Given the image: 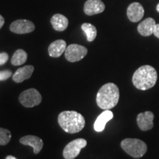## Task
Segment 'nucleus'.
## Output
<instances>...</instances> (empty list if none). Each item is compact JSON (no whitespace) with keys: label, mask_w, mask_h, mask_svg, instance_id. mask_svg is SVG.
<instances>
[{"label":"nucleus","mask_w":159,"mask_h":159,"mask_svg":"<svg viewBox=\"0 0 159 159\" xmlns=\"http://www.w3.org/2000/svg\"><path fill=\"white\" fill-rule=\"evenodd\" d=\"M158 75L156 69L150 65L139 67L133 75L132 82L139 90H148L154 86L157 82Z\"/></svg>","instance_id":"1"},{"label":"nucleus","mask_w":159,"mask_h":159,"mask_svg":"<svg viewBox=\"0 0 159 159\" xmlns=\"http://www.w3.org/2000/svg\"><path fill=\"white\" fill-rule=\"evenodd\" d=\"M119 99L118 86L112 83L103 85L97 94V104L103 110H110L117 105Z\"/></svg>","instance_id":"2"},{"label":"nucleus","mask_w":159,"mask_h":159,"mask_svg":"<svg viewBox=\"0 0 159 159\" xmlns=\"http://www.w3.org/2000/svg\"><path fill=\"white\" fill-rule=\"evenodd\" d=\"M57 122L61 128L69 134L78 133L85 125L84 117L76 111H63L59 114Z\"/></svg>","instance_id":"3"},{"label":"nucleus","mask_w":159,"mask_h":159,"mask_svg":"<svg viewBox=\"0 0 159 159\" xmlns=\"http://www.w3.org/2000/svg\"><path fill=\"white\" fill-rule=\"evenodd\" d=\"M121 148L135 158H142L148 151V146L144 142L138 139H125L121 142Z\"/></svg>","instance_id":"4"},{"label":"nucleus","mask_w":159,"mask_h":159,"mask_svg":"<svg viewBox=\"0 0 159 159\" xmlns=\"http://www.w3.org/2000/svg\"><path fill=\"white\" fill-rule=\"evenodd\" d=\"M19 99L20 103L25 108H33L39 105L42 100L41 94L35 89H30L23 91Z\"/></svg>","instance_id":"5"},{"label":"nucleus","mask_w":159,"mask_h":159,"mask_svg":"<svg viewBox=\"0 0 159 159\" xmlns=\"http://www.w3.org/2000/svg\"><path fill=\"white\" fill-rule=\"evenodd\" d=\"M87 145L84 139H77L69 142L63 151V156L65 159H75L80 152L81 150Z\"/></svg>","instance_id":"6"},{"label":"nucleus","mask_w":159,"mask_h":159,"mask_svg":"<svg viewBox=\"0 0 159 159\" xmlns=\"http://www.w3.org/2000/svg\"><path fill=\"white\" fill-rule=\"evenodd\" d=\"M88 53V49L83 46L71 44L65 51V57L69 62H77L80 61Z\"/></svg>","instance_id":"7"},{"label":"nucleus","mask_w":159,"mask_h":159,"mask_svg":"<svg viewBox=\"0 0 159 159\" xmlns=\"http://www.w3.org/2000/svg\"><path fill=\"white\" fill-rule=\"evenodd\" d=\"M10 30L16 34H26L34 31L35 25L29 20L19 19L11 24L10 26Z\"/></svg>","instance_id":"8"},{"label":"nucleus","mask_w":159,"mask_h":159,"mask_svg":"<svg viewBox=\"0 0 159 159\" xmlns=\"http://www.w3.org/2000/svg\"><path fill=\"white\" fill-rule=\"evenodd\" d=\"M153 113L151 111H146L144 113L139 114L136 121L139 128L142 131H147L153 128Z\"/></svg>","instance_id":"9"},{"label":"nucleus","mask_w":159,"mask_h":159,"mask_svg":"<svg viewBox=\"0 0 159 159\" xmlns=\"http://www.w3.org/2000/svg\"><path fill=\"white\" fill-rule=\"evenodd\" d=\"M144 14V10L142 5L139 2H134L128 6L127 15L132 22H138L142 19Z\"/></svg>","instance_id":"10"},{"label":"nucleus","mask_w":159,"mask_h":159,"mask_svg":"<svg viewBox=\"0 0 159 159\" xmlns=\"http://www.w3.org/2000/svg\"><path fill=\"white\" fill-rule=\"evenodd\" d=\"M105 8V6L101 0H87L84 5V12L88 16L102 13Z\"/></svg>","instance_id":"11"},{"label":"nucleus","mask_w":159,"mask_h":159,"mask_svg":"<svg viewBox=\"0 0 159 159\" xmlns=\"http://www.w3.org/2000/svg\"><path fill=\"white\" fill-rule=\"evenodd\" d=\"M20 142L24 145H28L33 148L35 154L41 152L43 146V140L39 137L35 136H26L20 139Z\"/></svg>","instance_id":"12"},{"label":"nucleus","mask_w":159,"mask_h":159,"mask_svg":"<svg viewBox=\"0 0 159 159\" xmlns=\"http://www.w3.org/2000/svg\"><path fill=\"white\" fill-rule=\"evenodd\" d=\"M114 117V114L110 110H105L97 117L94 124V128L97 132H102L104 130L105 125Z\"/></svg>","instance_id":"13"},{"label":"nucleus","mask_w":159,"mask_h":159,"mask_svg":"<svg viewBox=\"0 0 159 159\" xmlns=\"http://www.w3.org/2000/svg\"><path fill=\"white\" fill-rule=\"evenodd\" d=\"M33 71H34V67L31 65L25 66L18 69L14 75H13V81L17 83H22L25 80L29 79L32 76Z\"/></svg>","instance_id":"14"},{"label":"nucleus","mask_w":159,"mask_h":159,"mask_svg":"<svg viewBox=\"0 0 159 159\" xmlns=\"http://www.w3.org/2000/svg\"><path fill=\"white\" fill-rule=\"evenodd\" d=\"M156 23L152 18H148L142 21L138 26V32L143 36H150L153 34Z\"/></svg>","instance_id":"15"},{"label":"nucleus","mask_w":159,"mask_h":159,"mask_svg":"<svg viewBox=\"0 0 159 159\" xmlns=\"http://www.w3.org/2000/svg\"><path fill=\"white\" fill-rule=\"evenodd\" d=\"M66 49V41L63 40H57L49 45L48 48L49 55L52 57H58L64 52Z\"/></svg>","instance_id":"16"},{"label":"nucleus","mask_w":159,"mask_h":159,"mask_svg":"<svg viewBox=\"0 0 159 159\" xmlns=\"http://www.w3.org/2000/svg\"><path fill=\"white\" fill-rule=\"evenodd\" d=\"M51 24L56 31H64L69 25V20L62 14H55L51 18Z\"/></svg>","instance_id":"17"},{"label":"nucleus","mask_w":159,"mask_h":159,"mask_svg":"<svg viewBox=\"0 0 159 159\" xmlns=\"http://www.w3.org/2000/svg\"><path fill=\"white\" fill-rule=\"evenodd\" d=\"M27 60V52L23 49H17L11 58V63L13 66H20L25 63Z\"/></svg>","instance_id":"18"},{"label":"nucleus","mask_w":159,"mask_h":159,"mask_svg":"<svg viewBox=\"0 0 159 159\" xmlns=\"http://www.w3.org/2000/svg\"><path fill=\"white\" fill-rule=\"evenodd\" d=\"M81 28L86 35L88 41L91 42L96 39L97 37V29L94 25L89 23H84L81 26Z\"/></svg>","instance_id":"19"},{"label":"nucleus","mask_w":159,"mask_h":159,"mask_svg":"<svg viewBox=\"0 0 159 159\" xmlns=\"http://www.w3.org/2000/svg\"><path fill=\"white\" fill-rule=\"evenodd\" d=\"M11 139V131L7 129L0 128V145H6Z\"/></svg>","instance_id":"20"},{"label":"nucleus","mask_w":159,"mask_h":159,"mask_svg":"<svg viewBox=\"0 0 159 159\" xmlns=\"http://www.w3.org/2000/svg\"><path fill=\"white\" fill-rule=\"evenodd\" d=\"M12 76V71L10 70L0 71V81L6 80Z\"/></svg>","instance_id":"21"},{"label":"nucleus","mask_w":159,"mask_h":159,"mask_svg":"<svg viewBox=\"0 0 159 159\" xmlns=\"http://www.w3.org/2000/svg\"><path fill=\"white\" fill-rule=\"evenodd\" d=\"M9 58L8 55L6 52L0 53V65H3L7 62Z\"/></svg>","instance_id":"22"},{"label":"nucleus","mask_w":159,"mask_h":159,"mask_svg":"<svg viewBox=\"0 0 159 159\" xmlns=\"http://www.w3.org/2000/svg\"><path fill=\"white\" fill-rule=\"evenodd\" d=\"M153 34L155 36L159 39V24H156V27H155V30L153 32Z\"/></svg>","instance_id":"23"},{"label":"nucleus","mask_w":159,"mask_h":159,"mask_svg":"<svg viewBox=\"0 0 159 159\" xmlns=\"http://www.w3.org/2000/svg\"><path fill=\"white\" fill-rule=\"evenodd\" d=\"M4 24H5V19H4V18L0 15V29L3 27Z\"/></svg>","instance_id":"24"},{"label":"nucleus","mask_w":159,"mask_h":159,"mask_svg":"<svg viewBox=\"0 0 159 159\" xmlns=\"http://www.w3.org/2000/svg\"><path fill=\"white\" fill-rule=\"evenodd\" d=\"M5 159H18V158H16V157L13 156H7L5 158Z\"/></svg>","instance_id":"25"},{"label":"nucleus","mask_w":159,"mask_h":159,"mask_svg":"<svg viewBox=\"0 0 159 159\" xmlns=\"http://www.w3.org/2000/svg\"><path fill=\"white\" fill-rule=\"evenodd\" d=\"M156 10H157V11H158V12H159V3L158 4V5H157Z\"/></svg>","instance_id":"26"}]
</instances>
